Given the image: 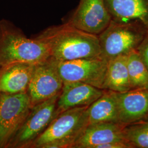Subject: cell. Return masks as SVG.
<instances>
[{
    "mask_svg": "<svg viewBox=\"0 0 148 148\" xmlns=\"http://www.w3.org/2000/svg\"><path fill=\"white\" fill-rule=\"evenodd\" d=\"M60 94V93H59ZM59 94L32 106L21 126L6 148H30L59 114L57 103Z\"/></svg>",
    "mask_w": 148,
    "mask_h": 148,
    "instance_id": "obj_5",
    "label": "cell"
},
{
    "mask_svg": "<svg viewBox=\"0 0 148 148\" xmlns=\"http://www.w3.org/2000/svg\"><path fill=\"white\" fill-rule=\"evenodd\" d=\"M125 138L134 148H148V119L126 126Z\"/></svg>",
    "mask_w": 148,
    "mask_h": 148,
    "instance_id": "obj_18",
    "label": "cell"
},
{
    "mask_svg": "<svg viewBox=\"0 0 148 148\" xmlns=\"http://www.w3.org/2000/svg\"><path fill=\"white\" fill-rule=\"evenodd\" d=\"M112 20L137 22L148 30V0H104Z\"/></svg>",
    "mask_w": 148,
    "mask_h": 148,
    "instance_id": "obj_14",
    "label": "cell"
},
{
    "mask_svg": "<svg viewBox=\"0 0 148 148\" xmlns=\"http://www.w3.org/2000/svg\"><path fill=\"white\" fill-rule=\"evenodd\" d=\"M32 106L27 93L0 94V148H6Z\"/></svg>",
    "mask_w": 148,
    "mask_h": 148,
    "instance_id": "obj_7",
    "label": "cell"
},
{
    "mask_svg": "<svg viewBox=\"0 0 148 148\" xmlns=\"http://www.w3.org/2000/svg\"><path fill=\"white\" fill-rule=\"evenodd\" d=\"M36 64L13 63L0 68V94L27 93Z\"/></svg>",
    "mask_w": 148,
    "mask_h": 148,
    "instance_id": "obj_13",
    "label": "cell"
},
{
    "mask_svg": "<svg viewBox=\"0 0 148 148\" xmlns=\"http://www.w3.org/2000/svg\"><path fill=\"white\" fill-rule=\"evenodd\" d=\"M125 126L118 122L89 125L81 133L73 148H97L105 143L126 139L124 132Z\"/></svg>",
    "mask_w": 148,
    "mask_h": 148,
    "instance_id": "obj_12",
    "label": "cell"
},
{
    "mask_svg": "<svg viewBox=\"0 0 148 148\" xmlns=\"http://www.w3.org/2000/svg\"><path fill=\"white\" fill-rule=\"evenodd\" d=\"M88 106L75 108L59 113L30 148H73L87 126Z\"/></svg>",
    "mask_w": 148,
    "mask_h": 148,
    "instance_id": "obj_3",
    "label": "cell"
},
{
    "mask_svg": "<svg viewBox=\"0 0 148 148\" xmlns=\"http://www.w3.org/2000/svg\"><path fill=\"white\" fill-rule=\"evenodd\" d=\"M103 89L119 93L132 90L127 69L126 55L108 60Z\"/></svg>",
    "mask_w": 148,
    "mask_h": 148,
    "instance_id": "obj_16",
    "label": "cell"
},
{
    "mask_svg": "<svg viewBox=\"0 0 148 148\" xmlns=\"http://www.w3.org/2000/svg\"><path fill=\"white\" fill-rule=\"evenodd\" d=\"M104 90L79 82H64L57 103V112L89 106L103 95Z\"/></svg>",
    "mask_w": 148,
    "mask_h": 148,
    "instance_id": "obj_11",
    "label": "cell"
},
{
    "mask_svg": "<svg viewBox=\"0 0 148 148\" xmlns=\"http://www.w3.org/2000/svg\"><path fill=\"white\" fill-rule=\"evenodd\" d=\"M63 84L49 58L36 64L27 92L32 106L59 94Z\"/></svg>",
    "mask_w": 148,
    "mask_h": 148,
    "instance_id": "obj_9",
    "label": "cell"
},
{
    "mask_svg": "<svg viewBox=\"0 0 148 148\" xmlns=\"http://www.w3.org/2000/svg\"><path fill=\"white\" fill-rule=\"evenodd\" d=\"M88 125L103 122H118L116 92L104 90L103 95L86 109ZM87 125V126H88Z\"/></svg>",
    "mask_w": 148,
    "mask_h": 148,
    "instance_id": "obj_15",
    "label": "cell"
},
{
    "mask_svg": "<svg viewBox=\"0 0 148 148\" xmlns=\"http://www.w3.org/2000/svg\"><path fill=\"white\" fill-rule=\"evenodd\" d=\"M49 58L43 43L35 38H28L12 21L0 20V68L18 62L36 64Z\"/></svg>",
    "mask_w": 148,
    "mask_h": 148,
    "instance_id": "obj_2",
    "label": "cell"
},
{
    "mask_svg": "<svg viewBox=\"0 0 148 148\" xmlns=\"http://www.w3.org/2000/svg\"><path fill=\"white\" fill-rule=\"evenodd\" d=\"M148 32L137 22L111 19L106 29L98 35L101 57L108 61L136 50Z\"/></svg>",
    "mask_w": 148,
    "mask_h": 148,
    "instance_id": "obj_4",
    "label": "cell"
},
{
    "mask_svg": "<svg viewBox=\"0 0 148 148\" xmlns=\"http://www.w3.org/2000/svg\"><path fill=\"white\" fill-rule=\"evenodd\" d=\"M111 19L104 0H79L76 8L63 23L98 35L109 25Z\"/></svg>",
    "mask_w": 148,
    "mask_h": 148,
    "instance_id": "obj_8",
    "label": "cell"
},
{
    "mask_svg": "<svg viewBox=\"0 0 148 148\" xmlns=\"http://www.w3.org/2000/svg\"><path fill=\"white\" fill-rule=\"evenodd\" d=\"M137 50L148 69V32Z\"/></svg>",
    "mask_w": 148,
    "mask_h": 148,
    "instance_id": "obj_19",
    "label": "cell"
},
{
    "mask_svg": "<svg viewBox=\"0 0 148 148\" xmlns=\"http://www.w3.org/2000/svg\"><path fill=\"white\" fill-rule=\"evenodd\" d=\"M119 122L127 126L148 116V90L137 88L116 92Z\"/></svg>",
    "mask_w": 148,
    "mask_h": 148,
    "instance_id": "obj_10",
    "label": "cell"
},
{
    "mask_svg": "<svg viewBox=\"0 0 148 148\" xmlns=\"http://www.w3.org/2000/svg\"><path fill=\"white\" fill-rule=\"evenodd\" d=\"M34 38L45 45L49 58L56 61L101 56L98 35L82 31L66 23L48 27Z\"/></svg>",
    "mask_w": 148,
    "mask_h": 148,
    "instance_id": "obj_1",
    "label": "cell"
},
{
    "mask_svg": "<svg viewBox=\"0 0 148 148\" xmlns=\"http://www.w3.org/2000/svg\"><path fill=\"white\" fill-rule=\"evenodd\" d=\"M128 72L132 89L148 90V69L137 50L126 55Z\"/></svg>",
    "mask_w": 148,
    "mask_h": 148,
    "instance_id": "obj_17",
    "label": "cell"
},
{
    "mask_svg": "<svg viewBox=\"0 0 148 148\" xmlns=\"http://www.w3.org/2000/svg\"><path fill=\"white\" fill-rule=\"evenodd\" d=\"M64 82H79L103 89L108 61L101 56L56 61L49 58Z\"/></svg>",
    "mask_w": 148,
    "mask_h": 148,
    "instance_id": "obj_6",
    "label": "cell"
},
{
    "mask_svg": "<svg viewBox=\"0 0 148 148\" xmlns=\"http://www.w3.org/2000/svg\"><path fill=\"white\" fill-rule=\"evenodd\" d=\"M134 146L126 139L117 140L99 145L97 148H132Z\"/></svg>",
    "mask_w": 148,
    "mask_h": 148,
    "instance_id": "obj_20",
    "label": "cell"
}]
</instances>
